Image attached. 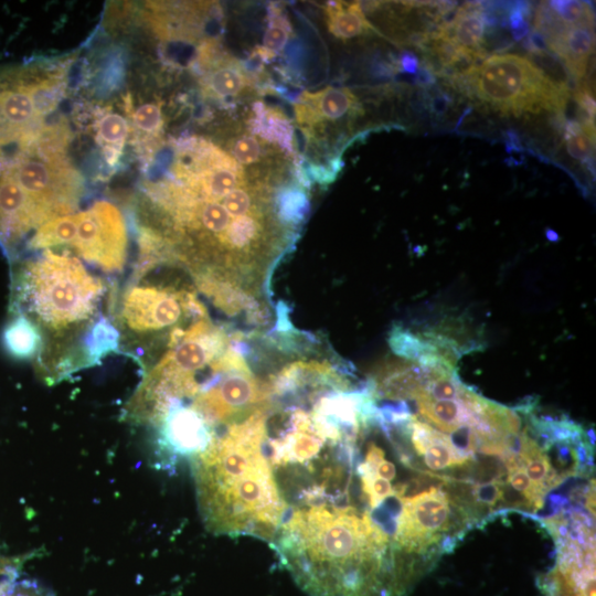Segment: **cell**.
Masks as SVG:
<instances>
[{"instance_id": "obj_1", "label": "cell", "mask_w": 596, "mask_h": 596, "mask_svg": "<svg viewBox=\"0 0 596 596\" xmlns=\"http://www.w3.org/2000/svg\"><path fill=\"white\" fill-rule=\"evenodd\" d=\"M287 515L272 544L309 596H403L417 577L369 512L319 503Z\"/></svg>"}, {"instance_id": "obj_2", "label": "cell", "mask_w": 596, "mask_h": 596, "mask_svg": "<svg viewBox=\"0 0 596 596\" xmlns=\"http://www.w3.org/2000/svg\"><path fill=\"white\" fill-rule=\"evenodd\" d=\"M262 406L221 432L191 458L199 510L206 529L273 543L289 509L265 451Z\"/></svg>"}, {"instance_id": "obj_3", "label": "cell", "mask_w": 596, "mask_h": 596, "mask_svg": "<svg viewBox=\"0 0 596 596\" xmlns=\"http://www.w3.org/2000/svg\"><path fill=\"white\" fill-rule=\"evenodd\" d=\"M104 290L76 257L49 249L20 269L17 299L41 332L60 337L93 318Z\"/></svg>"}, {"instance_id": "obj_4", "label": "cell", "mask_w": 596, "mask_h": 596, "mask_svg": "<svg viewBox=\"0 0 596 596\" xmlns=\"http://www.w3.org/2000/svg\"><path fill=\"white\" fill-rule=\"evenodd\" d=\"M470 97L503 115L562 111L568 93L551 83L526 57L497 54L451 76Z\"/></svg>"}, {"instance_id": "obj_5", "label": "cell", "mask_w": 596, "mask_h": 596, "mask_svg": "<svg viewBox=\"0 0 596 596\" xmlns=\"http://www.w3.org/2000/svg\"><path fill=\"white\" fill-rule=\"evenodd\" d=\"M392 543L400 555L418 573L426 564L419 557H433L434 549L455 538L470 520L457 498L441 487L428 489L400 500Z\"/></svg>"}, {"instance_id": "obj_6", "label": "cell", "mask_w": 596, "mask_h": 596, "mask_svg": "<svg viewBox=\"0 0 596 596\" xmlns=\"http://www.w3.org/2000/svg\"><path fill=\"white\" fill-rule=\"evenodd\" d=\"M204 317L206 311L196 297L187 290L135 285L123 296L119 319L123 327L136 334L178 328L190 316Z\"/></svg>"}, {"instance_id": "obj_7", "label": "cell", "mask_w": 596, "mask_h": 596, "mask_svg": "<svg viewBox=\"0 0 596 596\" xmlns=\"http://www.w3.org/2000/svg\"><path fill=\"white\" fill-rule=\"evenodd\" d=\"M0 175L12 179L44 215L46 222L66 215L78 196L76 173L64 162L24 156L13 160Z\"/></svg>"}, {"instance_id": "obj_8", "label": "cell", "mask_w": 596, "mask_h": 596, "mask_svg": "<svg viewBox=\"0 0 596 596\" xmlns=\"http://www.w3.org/2000/svg\"><path fill=\"white\" fill-rule=\"evenodd\" d=\"M75 215V236L71 246L86 262L105 272L121 270L127 255V232L120 211L98 201Z\"/></svg>"}, {"instance_id": "obj_9", "label": "cell", "mask_w": 596, "mask_h": 596, "mask_svg": "<svg viewBox=\"0 0 596 596\" xmlns=\"http://www.w3.org/2000/svg\"><path fill=\"white\" fill-rule=\"evenodd\" d=\"M359 109V100L350 89L332 86L305 92L295 106L297 121L311 132L351 117Z\"/></svg>"}, {"instance_id": "obj_10", "label": "cell", "mask_w": 596, "mask_h": 596, "mask_svg": "<svg viewBox=\"0 0 596 596\" xmlns=\"http://www.w3.org/2000/svg\"><path fill=\"white\" fill-rule=\"evenodd\" d=\"M394 423L402 424L407 430L413 448L432 471L459 468L473 459L457 448L447 434L417 418L406 415Z\"/></svg>"}, {"instance_id": "obj_11", "label": "cell", "mask_w": 596, "mask_h": 596, "mask_svg": "<svg viewBox=\"0 0 596 596\" xmlns=\"http://www.w3.org/2000/svg\"><path fill=\"white\" fill-rule=\"evenodd\" d=\"M595 35L593 26H568L566 31L549 46L561 60L575 82L586 74L588 58L594 51Z\"/></svg>"}, {"instance_id": "obj_12", "label": "cell", "mask_w": 596, "mask_h": 596, "mask_svg": "<svg viewBox=\"0 0 596 596\" xmlns=\"http://www.w3.org/2000/svg\"><path fill=\"white\" fill-rule=\"evenodd\" d=\"M481 2H468L462 6L448 23L439 28L461 49L487 57L483 51L485 21L480 11Z\"/></svg>"}, {"instance_id": "obj_13", "label": "cell", "mask_w": 596, "mask_h": 596, "mask_svg": "<svg viewBox=\"0 0 596 596\" xmlns=\"http://www.w3.org/2000/svg\"><path fill=\"white\" fill-rule=\"evenodd\" d=\"M3 345L12 358L32 360L40 358L44 340L39 327L29 317L18 312L3 330Z\"/></svg>"}, {"instance_id": "obj_14", "label": "cell", "mask_w": 596, "mask_h": 596, "mask_svg": "<svg viewBox=\"0 0 596 596\" xmlns=\"http://www.w3.org/2000/svg\"><path fill=\"white\" fill-rule=\"evenodd\" d=\"M326 21L329 31L340 40L356 38L371 29L360 2H328Z\"/></svg>"}, {"instance_id": "obj_15", "label": "cell", "mask_w": 596, "mask_h": 596, "mask_svg": "<svg viewBox=\"0 0 596 596\" xmlns=\"http://www.w3.org/2000/svg\"><path fill=\"white\" fill-rule=\"evenodd\" d=\"M75 215H63L52 219L40 227L30 241L32 248H47L58 245H70L75 236Z\"/></svg>"}, {"instance_id": "obj_16", "label": "cell", "mask_w": 596, "mask_h": 596, "mask_svg": "<svg viewBox=\"0 0 596 596\" xmlns=\"http://www.w3.org/2000/svg\"><path fill=\"white\" fill-rule=\"evenodd\" d=\"M205 86L215 97H233L245 91L247 77L240 66L224 64L210 72L205 78Z\"/></svg>"}, {"instance_id": "obj_17", "label": "cell", "mask_w": 596, "mask_h": 596, "mask_svg": "<svg viewBox=\"0 0 596 596\" xmlns=\"http://www.w3.org/2000/svg\"><path fill=\"white\" fill-rule=\"evenodd\" d=\"M389 343L395 354L414 362L428 354H439L437 348L427 340L400 327L391 331Z\"/></svg>"}, {"instance_id": "obj_18", "label": "cell", "mask_w": 596, "mask_h": 596, "mask_svg": "<svg viewBox=\"0 0 596 596\" xmlns=\"http://www.w3.org/2000/svg\"><path fill=\"white\" fill-rule=\"evenodd\" d=\"M0 596H53L36 581L21 575L14 567L0 568Z\"/></svg>"}, {"instance_id": "obj_19", "label": "cell", "mask_w": 596, "mask_h": 596, "mask_svg": "<svg viewBox=\"0 0 596 596\" xmlns=\"http://www.w3.org/2000/svg\"><path fill=\"white\" fill-rule=\"evenodd\" d=\"M263 139L253 134H243L234 138L230 146V156L242 167L260 164L268 147L263 145Z\"/></svg>"}, {"instance_id": "obj_20", "label": "cell", "mask_w": 596, "mask_h": 596, "mask_svg": "<svg viewBox=\"0 0 596 596\" xmlns=\"http://www.w3.org/2000/svg\"><path fill=\"white\" fill-rule=\"evenodd\" d=\"M547 6L560 17L561 21L568 26L587 25L593 26L594 15L587 2L573 0L549 1Z\"/></svg>"}, {"instance_id": "obj_21", "label": "cell", "mask_w": 596, "mask_h": 596, "mask_svg": "<svg viewBox=\"0 0 596 596\" xmlns=\"http://www.w3.org/2000/svg\"><path fill=\"white\" fill-rule=\"evenodd\" d=\"M128 135L127 120L119 114H106L98 125V137L103 143L109 147V150L116 152L124 146Z\"/></svg>"}, {"instance_id": "obj_22", "label": "cell", "mask_w": 596, "mask_h": 596, "mask_svg": "<svg viewBox=\"0 0 596 596\" xmlns=\"http://www.w3.org/2000/svg\"><path fill=\"white\" fill-rule=\"evenodd\" d=\"M38 116L42 117L52 111L60 97L57 83L41 82L38 84H28Z\"/></svg>"}, {"instance_id": "obj_23", "label": "cell", "mask_w": 596, "mask_h": 596, "mask_svg": "<svg viewBox=\"0 0 596 596\" xmlns=\"http://www.w3.org/2000/svg\"><path fill=\"white\" fill-rule=\"evenodd\" d=\"M289 22L281 14H273L265 31L264 49L272 54L279 53L289 40Z\"/></svg>"}, {"instance_id": "obj_24", "label": "cell", "mask_w": 596, "mask_h": 596, "mask_svg": "<svg viewBox=\"0 0 596 596\" xmlns=\"http://www.w3.org/2000/svg\"><path fill=\"white\" fill-rule=\"evenodd\" d=\"M567 155L584 163L592 162L595 134L583 129L579 134L564 138Z\"/></svg>"}, {"instance_id": "obj_25", "label": "cell", "mask_w": 596, "mask_h": 596, "mask_svg": "<svg viewBox=\"0 0 596 596\" xmlns=\"http://www.w3.org/2000/svg\"><path fill=\"white\" fill-rule=\"evenodd\" d=\"M134 125L141 131L153 134L162 125L161 107L155 103L139 106L132 115Z\"/></svg>"}, {"instance_id": "obj_26", "label": "cell", "mask_w": 596, "mask_h": 596, "mask_svg": "<svg viewBox=\"0 0 596 596\" xmlns=\"http://www.w3.org/2000/svg\"><path fill=\"white\" fill-rule=\"evenodd\" d=\"M401 65L406 73L415 74L418 71V58L413 52L406 51L401 55Z\"/></svg>"}, {"instance_id": "obj_27", "label": "cell", "mask_w": 596, "mask_h": 596, "mask_svg": "<svg viewBox=\"0 0 596 596\" xmlns=\"http://www.w3.org/2000/svg\"><path fill=\"white\" fill-rule=\"evenodd\" d=\"M547 233H549V235H547L549 238H551V240H557V235H556L554 232H552V231L549 230Z\"/></svg>"}]
</instances>
